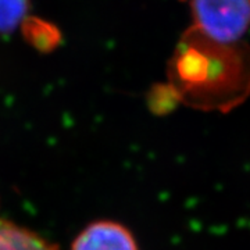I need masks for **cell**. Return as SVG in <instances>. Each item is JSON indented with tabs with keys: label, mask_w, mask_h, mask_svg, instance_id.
Instances as JSON below:
<instances>
[{
	"label": "cell",
	"mask_w": 250,
	"mask_h": 250,
	"mask_svg": "<svg viewBox=\"0 0 250 250\" xmlns=\"http://www.w3.org/2000/svg\"><path fill=\"white\" fill-rule=\"evenodd\" d=\"M168 78L178 102L229 111L250 93V47L215 42L190 27L174 52Z\"/></svg>",
	"instance_id": "6da1fadb"
},
{
	"label": "cell",
	"mask_w": 250,
	"mask_h": 250,
	"mask_svg": "<svg viewBox=\"0 0 250 250\" xmlns=\"http://www.w3.org/2000/svg\"><path fill=\"white\" fill-rule=\"evenodd\" d=\"M193 25L221 43H235L250 27V0H190Z\"/></svg>",
	"instance_id": "7a4b0ae2"
},
{
	"label": "cell",
	"mask_w": 250,
	"mask_h": 250,
	"mask_svg": "<svg viewBox=\"0 0 250 250\" xmlns=\"http://www.w3.org/2000/svg\"><path fill=\"white\" fill-rule=\"evenodd\" d=\"M71 250H138L132 233L121 224L99 221L77 236Z\"/></svg>",
	"instance_id": "3957f363"
},
{
	"label": "cell",
	"mask_w": 250,
	"mask_h": 250,
	"mask_svg": "<svg viewBox=\"0 0 250 250\" xmlns=\"http://www.w3.org/2000/svg\"><path fill=\"white\" fill-rule=\"evenodd\" d=\"M0 250H59L39 235L0 217Z\"/></svg>",
	"instance_id": "277c9868"
},
{
	"label": "cell",
	"mask_w": 250,
	"mask_h": 250,
	"mask_svg": "<svg viewBox=\"0 0 250 250\" xmlns=\"http://www.w3.org/2000/svg\"><path fill=\"white\" fill-rule=\"evenodd\" d=\"M20 27L24 39L38 52H52L62 42L60 29L42 18L28 16Z\"/></svg>",
	"instance_id": "5b68a950"
},
{
	"label": "cell",
	"mask_w": 250,
	"mask_h": 250,
	"mask_svg": "<svg viewBox=\"0 0 250 250\" xmlns=\"http://www.w3.org/2000/svg\"><path fill=\"white\" fill-rule=\"evenodd\" d=\"M31 0H0V34H10L28 17Z\"/></svg>",
	"instance_id": "8992f818"
},
{
	"label": "cell",
	"mask_w": 250,
	"mask_h": 250,
	"mask_svg": "<svg viewBox=\"0 0 250 250\" xmlns=\"http://www.w3.org/2000/svg\"><path fill=\"white\" fill-rule=\"evenodd\" d=\"M178 103V98L168 83L156 86L150 95V106L159 113H166Z\"/></svg>",
	"instance_id": "52a82bcc"
}]
</instances>
